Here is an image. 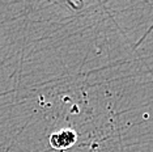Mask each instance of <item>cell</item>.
<instances>
[{
    "label": "cell",
    "mask_w": 153,
    "mask_h": 152,
    "mask_svg": "<svg viewBox=\"0 0 153 152\" xmlns=\"http://www.w3.org/2000/svg\"><path fill=\"white\" fill-rule=\"evenodd\" d=\"M48 142L54 150H68L77 142V133L72 129H62L51 134Z\"/></svg>",
    "instance_id": "1"
}]
</instances>
